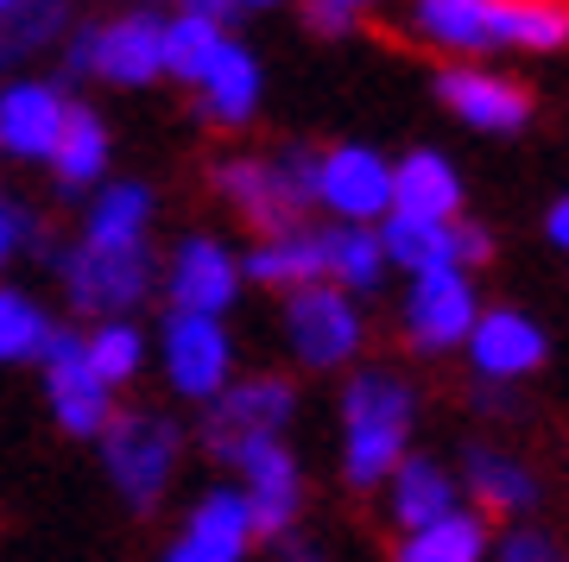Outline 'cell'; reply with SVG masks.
Listing matches in <instances>:
<instances>
[{
  "instance_id": "6da1fadb",
  "label": "cell",
  "mask_w": 569,
  "mask_h": 562,
  "mask_svg": "<svg viewBox=\"0 0 569 562\" xmlns=\"http://www.w3.org/2000/svg\"><path fill=\"white\" fill-rule=\"evenodd\" d=\"M411 32L437 51H557L569 39L563 0H411Z\"/></svg>"
},
{
  "instance_id": "7a4b0ae2",
  "label": "cell",
  "mask_w": 569,
  "mask_h": 562,
  "mask_svg": "<svg viewBox=\"0 0 569 562\" xmlns=\"http://www.w3.org/2000/svg\"><path fill=\"white\" fill-rule=\"evenodd\" d=\"M411 385L387 367L355 373L342 392V474L348 486H380L411 442Z\"/></svg>"
},
{
  "instance_id": "3957f363",
  "label": "cell",
  "mask_w": 569,
  "mask_h": 562,
  "mask_svg": "<svg viewBox=\"0 0 569 562\" xmlns=\"http://www.w3.org/2000/svg\"><path fill=\"white\" fill-rule=\"evenodd\" d=\"M216 190L260 234H279V228H298L305 209L317 202V159L305 145H291L279 159H228V164H216Z\"/></svg>"
},
{
  "instance_id": "277c9868",
  "label": "cell",
  "mask_w": 569,
  "mask_h": 562,
  "mask_svg": "<svg viewBox=\"0 0 569 562\" xmlns=\"http://www.w3.org/2000/svg\"><path fill=\"white\" fill-rule=\"evenodd\" d=\"M178 423L159 411H114L102 430V468L127 505H159L178 474Z\"/></svg>"
},
{
  "instance_id": "5b68a950",
  "label": "cell",
  "mask_w": 569,
  "mask_h": 562,
  "mask_svg": "<svg viewBox=\"0 0 569 562\" xmlns=\"http://www.w3.org/2000/svg\"><path fill=\"white\" fill-rule=\"evenodd\" d=\"M58 279H63L70 310H82V317H127L133 303H146L159 265H152L146 241L140 247H89V241H77L70 253H58Z\"/></svg>"
},
{
  "instance_id": "8992f818",
  "label": "cell",
  "mask_w": 569,
  "mask_h": 562,
  "mask_svg": "<svg viewBox=\"0 0 569 562\" xmlns=\"http://www.w3.org/2000/svg\"><path fill=\"white\" fill-rule=\"evenodd\" d=\"M298 411V392L279 373H253V380H228L203 411V442L216 462H234L247 442L284 436V423Z\"/></svg>"
},
{
  "instance_id": "52a82bcc",
  "label": "cell",
  "mask_w": 569,
  "mask_h": 562,
  "mask_svg": "<svg viewBox=\"0 0 569 562\" xmlns=\"http://www.w3.org/2000/svg\"><path fill=\"white\" fill-rule=\"evenodd\" d=\"M159 367L178 399L209 404L234 380V342H228L222 317H209V310H171L159 329Z\"/></svg>"
},
{
  "instance_id": "ba28073f",
  "label": "cell",
  "mask_w": 569,
  "mask_h": 562,
  "mask_svg": "<svg viewBox=\"0 0 569 562\" xmlns=\"http://www.w3.org/2000/svg\"><path fill=\"white\" fill-rule=\"evenodd\" d=\"M284 342L305 367H342L355 348H361V310L348 303L342 284L310 279L284 291Z\"/></svg>"
},
{
  "instance_id": "9c48e42d",
  "label": "cell",
  "mask_w": 569,
  "mask_h": 562,
  "mask_svg": "<svg viewBox=\"0 0 569 562\" xmlns=\"http://www.w3.org/2000/svg\"><path fill=\"white\" fill-rule=\"evenodd\" d=\"M39 367H44V392H51V411H58L63 430L70 436H102L108 418H114V385L89 367L77 329L51 322V342H44Z\"/></svg>"
},
{
  "instance_id": "30bf717a",
  "label": "cell",
  "mask_w": 569,
  "mask_h": 562,
  "mask_svg": "<svg viewBox=\"0 0 569 562\" xmlns=\"http://www.w3.org/2000/svg\"><path fill=\"white\" fill-rule=\"evenodd\" d=\"M481 317V298L468 284L462 265H430V272H411V291H406V335L425 354H449L462 348V335L475 329Z\"/></svg>"
},
{
  "instance_id": "8fae6325",
  "label": "cell",
  "mask_w": 569,
  "mask_h": 562,
  "mask_svg": "<svg viewBox=\"0 0 569 562\" xmlns=\"http://www.w3.org/2000/svg\"><path fill=\"white\" fill-rule=\"evenodd\" d=\"M234 468H241L247 512H253V538H284L298 519V500H305V474L291 462V449L279 436H260L234 455Z\"/></svg>"
},
{
  "instance_id": "7c38bea8",
  "label": "cell",
  "mask_w": 569,
  "mask_h": 562,
  "mask_svg": "<svg viewBox=\"0 0 569 562\" xmlns=\"http://www.w3.org/2000/svg\"><path fill=\"white\" fill-rule=\"evenodd\" d=\"M317 202L336 221H380L392 209V164L373 145H336L317 159Z\"/></svg>"
},
{
  "instance_id": "4fadbf2b",
  "label": "cell",
  "mask_w": 569,
  "mask_h": 562,
  "mask_svg": "<svg viewBox=\"0 0 569 562\" xmlns=\"http://www.w3.org/2000/svg\"><path fill=\"white\" fill-rule=\"evenodd\" d=\"M70 114V89L44 77H20L0 89V152L7 159H51Z\"/></svg>"
},
{
  "instance_id": "5bb4252c",
  "label": "cell",
  "mask_w": 569,
  "mask_h": 562,
  "mask_svg": "<svg viewBox=\"0 0 569 562\" xmlns=\"http://www.w3.org/2000/svg\"><path fill=\"white\" fill-rule=\"evenodd\" d=\"M164 291H171V310H209V317H222L228 303L241 298V260L216 234H190L171 253V265H164Z\"/></svg>"
},
{
  "instance_id": "9a60e30c",
  "label": "cell",
  "mask_w": 569,
  "mask_h": 562,
  "mask_svg": "<svg viewBox=\"0 0 569 562\" xmlns=\"http://www.w3.org/2000/svg\"><path fill=\"white\" fill-rule=\"evenodd\" d=\"M462 342H468L475 373H481V380H493V385L538 373V367H545V354H550L545 329H538L531 317H519V310H481Z\"/></svg>"
},
{
  "instance_id": "2e32d148",
  "label": "cell",
  "mask_w": 569,
  "mask_h": 562,
  "mask_svg": "<svg viewBox=\"0 0 569 562\" xmlns=\"http://www.w3.org/2000/svg\"><path fill=\"white\" fill-rule=\"evenodd\" d=\"M159 13H121L108 26H89V77L114 82V89H146L164 77L159 63Z\"/></svg>"
},
{
  "instance_id": "e0dca14e",
  "label": "cell",
  "mask_w": 569,
  "mask_h": 562,
  "mask_svg": "<svg viewBox=\"0 0 569 562\" xmlns=\"http://www.w3.org/2000/svg\"><path fill=\"white\" fill-rule=\"evenodd\" d=\"M437 96L449 101V114L468 127H481V133H519L531 121V96L519 82L493 77V70H475V63H456L437 77Z\"/></svg>"
},
{
  "instance_id": "ac0fdd59",
  "label": "cell",
  "mask_w": 569,
  "mask_h": 562,
  "mask_svg": "<svg viewBox=\"0 0 569 562\" xmlns=\"http://www.w3.org/2000/svg\"><path fill=\"white\" fill-rule=\"evenodd\" d=\"M197 96H203V121L247 127L253 108H260V63H253V51L234 44V39H222L216 58H209V70L197 77Z\"/></svg>"
},
{
  "instance_id": "d6986e66",
  "label": "cell",
  "mask_w": 569,
  "mask_h": 562,
  "mask_svg": "<svg viewBox=\"0 0 569 562\" xmlns=\"http://www.w3.org/2000/svg\"><path fill=\"white\" fill-rule=\"evenodd\" d=\"M241 279L272 284V291H291V284L323 279V234L317 228H279V234H260V247L241 260Z\"/></svg>"
},
{
  "instance_id": "ffe728a7",
  "label": "cell",
  "mask_w": 569,
  "mask_h": 562,
  "mask_svg": "<svg viewBox=\"0 0 569 562\" xmlns=\"http://www.w3.org/2000/svg\"><path fill=\"white\" fill-rule=\"evenodd\" d=\"M183 543L203 550L209 562H241L247 543H253V512H247L241 486H216V493H203V505L183 519Z\"/></svg>"
},
{
  "instance_id": "44dd1931",
  "label": "cell",
  "mask_w": 569,
  "mask_h": 562,
  "mask_svg": "<svg viewBox=\"0 0 569 562\" xmlns=\"http://www.w3.org/2000/svg\"><path fill=\"white\" fill-rule=\"evenodd\" d=\"M373 234H380V247H387V260L406 265V272L456 265V215H411V209H387Z\"/></svg>"
},
{
  "instance_id": "7402d4cb",
  "label": "cell",
  "mask_w": 569,
  "mask_h": 562,
  "mask_svg": "<svg viewBox=\"0 0 569 562\" xmlns=\"http://www.w3.org/2000/svg\"><path fill=\"white\" fill-rule=\"evenodd\" d=\"M51 178L63 183V190H96V183L108 178V127L96 108H82V101H70V114H63V133L58 145H51Z\"/></svg>"
},
{
  "instance_id": "603a6c76",
  "label": "cell",
  "mask_w": 569,
  "mask_h": 562,
  "mask_svg": "<svg viewBox=\"0 0 569 562\" xmlns=\"http://www.w3.org/2000/svg\"><path fill=\"white\" fill-rule=\"evenodd\" d=\"M152 228V190L146 183H96L89 215H82V241L89 247H140Z\"/></svg>"
},
{
  "instance_id": "cb8c5ba5",
  "label": "cell",
  "mask_w": 569,
  "mask_h": 562,
  "mask_svg": "<svg viewBox=\"0 0 569 562\" xmlns=\"http://www.w3.org/2000/svg\"><path fill=\"white\" fill-rule=\"evenodd\" d=\"M481 556H488V524L475 512H462V505L411 524L406 543L392 550V562H481Z\"/></svg>"
},
{
  "instance_id": "d4e9b609",
  "label": "cell",
  "mask_w": 569,
  "mask_h": 562,
  "mask_svg": "<svg viewBox=\"0 0 569 562\" xmlns=\"http://www.w3.org/2000/svg\"><path fill=\"white\" fill-rule=\"evenodd\" d=\"M392 209L411 215H456L462 209V178L443 152H406L392 164Z\"/></svg>"
},
{
  "instance_id": "484cf974",
  "label": "cell",
  "mask_w": 569,
  "mask_h": 562,
  "mask_svg": "<svg viewBox=\"0 0 569 562\" xmlns=\"http://www.w3.org/2000/svg\"><path fill=\"white\" fill-rule=\"evenodd\" d=\"M323 279L342 284L348 298H355V291H373V284L387 279V247L373 234V221L323 228Z\"/></svg>"
},
{
  "instance_id": "4316f807",
  "label": "cell",
  "mask_w": 569,
  "mask_h": 562,
  "mask_svg": "<svg viewBox=\"0 0 569 562\" xmlns=\"http://www.w3.org/2000/svg\"><path fill=\"white\" fill-rule=\"evenodd\" d=\"M392 481V524L399 531H411V524H425L437 519V512H449L456 505V481H449L437 462H425V455H399V468L387 474Z\"/></svg>"
},
{
  "instance_id": "83f0119b",
  "label": "cell",
  "mask_w": 569,
  "mask_h": 562,
  "mask_svg": "<svg viewBox=\"0 0 569 562\" xmlns=\"http://www.w3.org/2000/svg\"><path fill=\"white\" fill-rule=\"evenodd\" d=\"M63 32H70V0H13V7H0V70L32 58V51H51Z\"/></svg>"
},
{
  "instance_id": "f1b7e54d",
  "label": "cell",
  "mask_w": 569,
  "mask_h": 562,
  "mask_svg": "<svg viewBox=\"0 0 569 562\" xmlns=\"http://www.w3.org/2000/svg\"><path fill=\"white\" fill-rule=\"evenodd\" d=\"M222 20H209V13H197V7H183L178 20L159 26V63L164 77H178L197 89V77L209 70V58H216V44H222Z\"/></svg>"
},
{
  "instance_id": "f546056e",
  "label": "cell",
  "mask_w": 569,
  "mask_h": 562,
  "mask_svg": "<svg viewBox=\"0 0 569 562\" xmlns=\"http://www.w3.org/2000/svg\"><path fill=\"white\" fill-rule=\"evenodd\" d=\"M462 474H468V493L481 505H493V512H526V505H538V481H531L512 455H500V449H481V442H475Z\"/></svg>"
},
{
  "instance_id": "4dcf8cb0",
  "label": "cell",
  "mask_w": 569,
  "mask_h": 562,
  "mask_svg": "<svg viewBox=\"0 0 569 562\" xmlns=\"http://www.w3.org/2000/svg\"><path fill=\"white\" fill-rule=\"evenodd\" d=\"M82 354H89V367L102 373L108 385H127V380H140V367H146V335H140V322H127V317H96V329L82 335Z\"/></svg>"
},
{
  "instance_id": "1f68e13d",
  "label": "cell",
  "mask_w": 569,
  "mask_h": 562,
  "mask_svg": "<svg viewBox=\"0 0 569 562\" xmlns=\"http://www.w3.org/2000/svg\"><path fill=\"white\" fill-rule=\"evenodd\" d=\"M44 342H51V317H44V310L26 298V291L0 284V367L39 361Z\"/></svg>"
},
{
  "instance_id": "d6a6232c",
  "label": "cell",
  "mask_w": 569,
  "mask_h": 562,
  "mask_svg": "<svg viewBox=\"0 0 569 562\" xmlns=\"http://www.w3.org/2000/svg\"><path fill=\"white\" fill-rule=\"evenodd\" d=\"M500 562H563V556H557V543H550L545 531H512V538L500 543Z\"/></svg>"
},
{
  "instance_id": "836d02e7",
  "label": "cell",
  "mask_w": 569,
  "mask_h": 562,
  "mask_svg": "<svg viewBox=\"0 0 569 562\" xmlns=\"http://www.w3.org/2000/svg\"><path fill=\"white\" fill-rule=\"evenodd\" d=\"M373 0H310V26L317 32H348L355 26V13H367Z\"/></svg>"
},
{
  "instance_id": "e575fe53",
  "label": "cell",
  "mask_w": 569,
  "mask_h": 562,
  "mask_svg": "<svg viewBox=\"0 0 569 562\" xmlns=\"http://www.w3.org/2000/svg\"><path fill=\"white\" fill-rule=\"evenodd\" d=\"M493 260V234L475 228V221H456V265H481Z\"/></svg>"
},
{
  "instance_id": "d590c367",
  "label": "cell",
  "mask_w": 569,
  "mask_h": 562,
  "mask_svg": "<svg viewBox=\"0 0 569 562\" xmlns=\"http://www.w3.org/2000/svg\"><path fill=\"white\" fill-rule=\"evenodd\" d=\"M26 234H32V215H20L13 202L0 197V265H7V260L26 247Z\"/></svg>"
},
{
  "instance_id": "8d00e7d4",
  "label": "cell",
  "mask_w": 569,
  "mask_h": 562,
  "mask_svg": "<svg viewBox=\"0 0 569 562\" xmlns=\"http://www.w3.org/2000/svg\"><path fill=\"white\" fill-rule=\"evenodd\" d=\"M82 77H89V26L70 32V44H63V82H82Z\"/></svg>"
},
{
  "instance_id": "74e56055",
  "label": "cell",
  "mask_w": 569,
  "mask_h": 562,
  "mask_svg": "<svg viewBox=\"0 0 569 562\" xmlns=\"http://www.w3.org/2000/svg\"><path fill=\"white\" fill-rule=\"evenodd\" d=\"M550 241H557V247L569 253V197L557 202V209H550Z\"/></svg>"
},
{
  "instance_id": "f35d334b",
  "label": "cell",
  "mask_w": 569,
  "mask_h": 562,
  "mask_svg": "<svg viewBox=\"0 0 569 562\" xmlns=\"http://www.w3.org/2000/svg\"><path fill=\"white\" fill-rule=\"evenodd\" d=\"M197 13H209V20H228V13H241V0H190Z\"/></svg>"
},
{
  "instance_id": "ab89813d",
  "label": "cell",
  "mask_w": 569,
  "mask_h": 562,
  "mask_svg": "<svg viewBox=\"0 0 569 562\" xmlns=\"http://www.w3.org/2000/svg\"><path fill=\"white\" fill-rule=\"evenodd\" d=\"M159 562H209V556H203V550H190V543H183V538H178V543H171V550H164V556H159Z\"/></svg>"
},
{
  "instance_id": "60d3db41",
  "label": "cell",
  "mask_w": 569,
  "mask_h": 562,
  "mask_svg": "<svg viewBox=\"0 0 569 562\" xmlns=\"http://www.w3.org/2000/svg\"><path fill=\"white\" fill-rule=\"evenodd\" d=\"M284 562H323V550L317 543H284Z\"/></svg>"
},
{
  "instance_id": "b9f144b4",
  "label": "cell",
  "mask_w": 569,
  "mask_h": 562,
  "mask_svg": "<svg viewBox=\"0 0 569 562\" xmlns=\"http://www.w3.org/2000/svg\"><path fill=\"white\" fill-rule=\"evenodd\" d=\"M241 7H279V0H241Z\"/></svg>"
},
{
  "instance_id": "7bdbcfd3",
  "label": "cell",
  "mask_w": 569,
  "mask_h": 562,
  "mask_svg": "<svg viewBox=\"0 0 569 562\" xmlns=\"http://www.w3.org/2000/svg\"><path fill=\"white\" fill-rule=\"evenodd\" d=\"M0 7H13V0H0Z\"/></svg>"
}]
</instances>
